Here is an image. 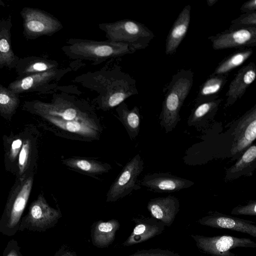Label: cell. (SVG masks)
Instances as JSON below:
<instances>
[{
    "instance_id": "obj_12",
    "label": "cell",
    "mask_w": 256,
    "mask_h": 256,
    "mask_svg": "<svg viewBox=\"0 0 256 256\" xmlns=\"http://www.w3.org/2000/svg\"><path fill=\"white\" fill-rule=\"evenodd\" d=\"M232 135V154L241 153L251 146L256 138V104L238 120Z\"/></svg>"
},
{
    "instance_id": "obj_35",
    "label": "cell",
    "mask_w": 256,
    "mask_h": 256,
    "mask_svg": "<svg viewBox=\"0 0 256 256\" xmlns=\"http://www.w3.org/2000/svg\"><path fill=\"white\" fill-rule=\"evenodd\" d=\"M22 146V141L20 139L14 140L11 145L10 151V158L12 160H15Z\"/></svg>"
},
{
    "instance_id": "obj_24",
    "label": "cell",
    "mask_w": 256,
    "mask_h": 256,
    "mask_svg": "<svg viewBox=\"0 0 256 256\" xmlns=\"http://www.w3.org/2000/svg\"><path fill=\"white\" fill-rule=\"evenodd\" d=\"M228 74L210 75L200 88L195 105L218 99L228 81Z\"/></svg>"
},
{
    "instance_id": "obj_33",
    "label": "cell",
    "mask_w": 256,
    "mask_h": 256,
    "mask_svg": "<svg viewBox=\"0 0 256 256\" xmlns=\"http://www.w3.org/2000/svg\"><path fill=\"white\" fill-rule=\"evenodd\" d=\"M231 214L256 216V200H250L244 206H238L233 208Z\"/></svg>"
},
{
    "instance_id": "obj_15",
    "label": "cell",
    "mask_w": 256,
    "mask_h": 256,
    "mask_svg": "<svg viewBox=\"0 0 256 256\" xmlns=\"http://www.w3.org/2000/svg\"><path fill=\"white\" fill-rule=\"evenodd\" d=\"M256 76V65L254 62L242 67L230 84L226 94L224 108L233 104L245 93L246 89L254 82Z\"/></svg>"
},
{
    "instance_id": "obj_32",
    "label": "cell",
    "mask_w": 256,
    "mask_h": 256,
    "mask_svg": "<svg viewBox=\"0 0 256 256\" xmlns=\"http://www.w3.org/2000/svg\"><path fill=\"white\" fill-rule=\"evenodd\" d=\"M128 256H183L168 250L150 248L136 252Z\"/></svg>"
},
{
    "instance_id": "obj_28",
    "label": "cell",
    "mask_w": 256,
    "mask_h": 256,
    "mask_svg": "<svg viewBox=\"0 0 256 256\" xmlns=\"http://www.w3.org/2000/svg\"><path fill=\"white\" fill-rule=\"evenodd\" d=\"M252 48L239 49L218 64L211 75L224 74L244 64L252 54Z\"/></svg>"
},
{
    "instance_id": "obj_37",
    "label": "cell",
    "mask_w": 256,
    "mask_h": 256,
    "mask_svg": "<svg viewBox=\"0 0 256 256\" xmlns=\"http://www.w3.org/2000/svg\"><path fill=\"white\" fill-rule=\"evenodd\" d=\"M56 256H77L76 253L67 246H63Z\"/></svg>"
},
{
    "instance_id": "obj_17",
    "label": "cell",
    "mask_w": 256,
    "mask_h": 256,
    "mask_svg": "<svg viewBox=\"0 0 256 256\" xmlns=\"http://www.w3.org/2000/svg\"><path fill=\"white\" fill-rule=\"evenodd\" d=\"M135 226L123 246H131L146 241L161 234L165 229L163 222L153 218H134Z\"/></svg>"
},
{
    "instance_id": "obj_9",
    "label": "cell",
    "mask_w": 256,
    "mask_h": 256,
    "mask_svg": "<svg viewBox=\"0 0 256 256\" xmlns=\"http://www.w3.org/2000/svg\"><path fill=\"white\" fill-rule=\"evenodd\" d=\"M144 167L140 155L136 154L127 162L111 185L106 194V202H116L132 190L140 189V187L136 184V181Z\"/></svg>"
},
{
    "instance_id": "obj_39",
    "label": "cell",
    "mask_w": 256,
    "mask_h": 256,
    "mask_svg": "<svg viewBox=\"0 0 256 256\" xmlns=\"http://www.w3.org/2000/svg\"><path fill=\"white\" fill-rule=\"evenodd\" d=\"M8 256H16L15 253L14 252H11L10 254H9Z\"/></svg>"
},
{
    "instance_id": "obj_38",
    "label": "cell",
    "mask_w": 256,
    "mask_h": 256,
    "mask_svg": "<svg viewBox=\"0 0 256 256\" xmlns=\"http://www.w3.org/2000/svg\"><path fill=\"white\" fill-rule=\"evenodd\" d=\"M218 0H206V2L209 6H212L214 4H215Z\"/></svg>"
},
{
    "instance_id": "obj_19",
    "label": "cell",
    "mask_w": 256,
    "mask_h": 256,
    "mask_svg": "<svg viewBox=\"0 0 256 256\" xmlns=\"http://www.w3.org/2000/svg\"><path fill=\"white\" fill-rule=\"evenodd\" d=\"M12 17L0 19V69L15 68L20 58L12 50L11 42Z\"/></svg>"
},
{
    "instance_id": "obj_2",
    "label": "cell",
    "mask_w": 256,
    "mask_h": 256,
    "mask_svg": "<svg viewBox=\"0 0 256 256\" xmlns=\"http://www.w3.org/2000/svg\"><path fill=\"white\" fill-rule=\"evenodd\" d=\"M56 88L60 92L54 94L50 102L35 100L26 102V104L40 116H48L65 120L98 116L94 108L85 100Z\"/></svg>"
},
{
    "instance_id": "obj_16",
    "label": "cell",
    "mask_w": 256,
    "mask_h": 256,
    "mask_svg": "<svg viewBox=\"0 0 256 256\" xmlns=\"http://www.w3.org/2000/svg\"><path fill=\"white\" fill-rule=\"evenodd\" d=\"M180 207L178 200L170 195L151 199L147 205L152 217L162 222L166 226L172 224Z\"/></svg>"
},
{
    "instance_id": "obj_23",
    "label": "cell",
    "mask_w": 256,
    "mask_h": 256,
    "mask_svg": "<svg viewBox=\"0 0 256 256\" xmlns=\"http://www.w3.org/2000/svg\"><path fill=\"white\" fill-rule=\"evenodd\" d=\"M120 226V222L115 219L101 220L94 223L91 228L92 244L100 248L108 247L114 241Z\"/></svg>"
},
{
    "instance_id": "obj_36",
    "label": "cell",
    "mask_w": 256,
    "mask_h": 256,
    "mask_svg": "<svg viewBox=\"0 0 256 256\" xmlns=\"http://www.w3.org/2000/svg\"><path fill=\"white\" fill-rule=\"evenodd\" d=\"M240 10L244 14L256 12V0H250L245 2L240 6Z\"/></svg>"
},
{
    "instance_id": "obj_7",
    "label": "cell",
    "mask_w": 256,
    "mask_h": 256,
    "mask_svg": "<svg viewBox=\"0 0 256 256\" xmlns=\"http://www.w3.org/2000/svg\"><path fill=\"white\" fill-rule=\"evenodd\" d=\"M20 14L23 20V34L27 40L51 36L63 28L61 22L53 15L38 8L24 7Z\"/></svg>"
},
{
    "instance_id": "obj_22",
    "label": "cell",
    "mask_w": 256,
    "mask_h": 256,
    "mask_svg": "<svg viewBox=\"0 0 256 256\" xmlns=\"http://www.w3.org/2000/svg\"><path fill=\"white\" fill-rule=\"evenodd\" d=\"M62 162L70 169L94 178L107 173L112 168L108 163L83 157H70L62 159Z\"/></svg>"
},
{
    "instance_id": "obj_11",
    "label": "cell",
    "mask_w": 256,
    "mask_h": 256,
    "mask_svg": "<svg viewBox=\"0 0 256 256\" xmlns=\"http://www.w3.org/2000/svg\"><path fill=\"white\" fill-rule=\"evenodd\" d=\"M208 39L215 50L252 48L256 46V26L227 30L210 36Z\"/></svg>"
},
{
    "instance_id": "obj_1",
    "label": "cell",
    "mask_w": 256,
    "mask_h": 256,
    "mask_svg": "<svg viewBox=\"0 0 256 256\" xmlns=\"http://www.w3.org/2000/svg\"><path fill=\"white\" fill-rule=\"evenodd\" d=\"M76 82L98 94L97 108L104 111L116 107L129 97L138 94L136 80L116 64L107 65L95 72L76 76Z\"/></svg>"
},
{
    "instance_id": "obj_13",
    "label": "cell",
    "mask_w": 256,
    "mask_h": 256,
    "mask_svg": "<svg viewBox=\"0 0 256 256\" xmlns=\"http://www.w3.org/2000/svg\"><path fill=\"white\" fill-rule=\"evenodd\" d=\"M197 222L202 226L230 230L256 237L255 222L228 216L218 212H210L208 215L198 219Z\"/></svg>"
},
{
    "instance_id": "obj_26",
    "label": "cell",
    "mask_w": 256,
    "mask_h": 256,
    "mask_svg": "<svg viewBox=\"0 0 256 256\" xmlns=\"http://www.w3.org/2000/svg\"><path fill=\"white\" fill-rule=\"evenodd\" d=\"M117 118L126 130L130 138L133 140L138 136L140 130V116L138 106L129 110L126 104L123 102L116 109Z\"/></svg>"
},
{
    "instance_id": "obj_27",
    "label": "cell",
    "mask_w": 256,
    "mask_h": 256,
    "mask_svg": "<svg viewBox=\"0 0 256 256\" xmlns=\"http://www.w3.org/2000/svg\"><path fill=\"white\" fill-rule=\"evenodd\" d=\"M32 184V180L29 178L21 186L12 206L8 222L10 227L14 226L20 220L28 200Z\"/></svg>"
},
{
    "instance_id": "obj_10",
    "label": "cell",
    "mask_w": 256,
    "mask_h": 256,
    "mask_svg": "<svg viewBox=\"0 0 256 256\" xmlns=\"http://www.w3.org/2000/svg\"><path fill=\"white\" fill-rule=\"evenodd\" d=\"M72 70L71 68H58L50 71L17 78L10 82L8 88L18 94L32 92H46L56 88V82Z\"/></svg>"
},
{
    "instance_id": "obj_18",
    "label": "cell",
    "mask_w": 256,
    "mask_h": 256,
    "mask_svg": "<svg viewBox=\"0 0 256 256\" xmlns=\"http://www.w3.org/2000/svg\"><path fill=\"white\" fill-rule=\"evenodd\" d=\"M191 6H186L178 15L167 36L165 52L167 55L174 54L184 38L190 25Z\"/></svg>"
},
{
    "instance_id": "obj_8",
    "label": "cell",
    "mask_w": 256,
    "mask_h": 256,
    "mask_svg": "<svg viewBox=\"0 0 256 256\" xmlns=\"http://www.w3.org/2000/svg\"><path fill=\"white\" fill-rule=\"evenodd\" d=\"M198 248L211 256H238L230 250L236 248H256V244L250 238L229 235L207 236L191 234Z\"/></svg>"
},
{
    "instance_id": "obj_34",
    "label": "cell",
    "mask_w": 256,
    "mask_h": 256,
    "mask_svg": "<svg viewBox=\"0 0 256 256\" xmlns=\"http://www.w3.org/2000/svg\"><path fill=\"white\" fill-rule=\"evenodd\" d=\"M30 144L28 140H26L22 145L18 157V166L20 174L25 170L30 153Z\"/></svg>"
},
{
    "instance_id": "obj_21",
    "label": "cell",
    "mask_w": 256,
    "mask_h": 256,
    "mask_svg": "<svg viewBox=\"0 0 256 256\" xmlns=\"http://www.w3.org/2000/svg\"><path fill=\"white\" fill-rule=\"evenodd\" d=\"M58 63L55 60L44 57L28 56L20 58L15 70L18 78H22L58 68Z\"/></svg>"
},
{
    "instance_id": "obj_5",
    "label": "cell",
    "mask_w": 256,
    "mask_h": 256,
    "mask_svg": "<svg viewBox=\"0 0 256 256\" xmlns=\"http://www.w3.org/2000/svg\"><path fill=\"white\" fill-rule=\"evenodd\" d=\"M98 26L105 33L107 40L126 44L134 52L147 48L154 37L144 24L130 19L98 24Z\"/></svg>"
},
{
    "instance_id": "obj_20",
    "label": "cell",
    "mask_w": 256,
    "mask_h": 256,
    "mask_svg": "<svg viewBox=\"0 0 256 256\" xmlns=\"http://www.w3.org/2000/svg\"><path fill=\"white\" fill-rule=\"evenodd\" d=\"M62 216L59 210L50 207L41 195L30 208L29 219L34 226L45 228L56 224Z\"/></svg>"
},
{
    "instance_id": "obj_29",
    "label": "cell",
    "mask_w": 256,
    "mask_h": 256,
    "mask_svg": "<svg viewBox=\"0 0 256 256\" xmlns=\"http://www.w3.org/2000/svg\"><path fill=\"white\" fill-rule=\"evenodd\" d=\"M222 101V98H218L196 106L189 117L188 125L196 126L213 118Z\"/></svg>"
},
{
    "instance_id": "obj_25",
    "label": "cell",
    "mask_w": 256,
    "mask_h": 256,
    "mask_svg": "<svg viewBox=\"0 0 256 256\" xmlns=\"http://www.w3.org/2000/svg\"><path fill=\"white\" fill-rule=\"evenodd\" d=\"M256 146L253 144L248 147L236 163L226 172V179L228 180L238 178L242 175L251 176L252 170L256 165Z\"/></svg>"
},
{
    "instance_id": "obj_6",
    "label": "cell",
    "mask_w": 256,
    "mask_h": 256,
    "mask_svg": "<svg viewBox=\"0 0 256 256\" xmlns=\"http://www.w3.org/2000/svg\"><path fill=\"white\" fill-rule=\"evenodd\" d=\"M50 123L58 134L65 138L91 142L98 140L102 128L98 118L65 120L48 116H41Z\"/></svg>"
},
{
    "instance_id": "obj_30",
    "label": "cell",
    "mask_w": 256,
    "mask_h": 256,
    "mask_svg": "<svg viewBox=\"0 0 256 256\" xmlns=\"http://www.w3.org/2000/svg\"><path fill=\"white\" fill-rule=\"evenodd\" d=\"M20 102L19 94L9 90L0 84V112L4 115L12 114Z\"/></svg>"
},
{
    "instance_id": "obj_31",
    "label": "cell",
    "mask_w": 256,
    "mask_h": 256,
    "mask_svg": "<svg viewBox=\"0 0 256 256\" xmlns=\"http://www.w3.org/2000/svg\"><path fill=\"white\" fill-rule=\"evenodd\" d=\"M256 26V12L244 13L232 20L228 30H234Z\"/></svg>"
},
{
    "instance_id": "obj_14",
    "label": "cell",
    "mask_w": 256,
    "mask_h": 256,
    "mask_svg": "<svg viewBox=\"0 0 256 256\" xmlns=\"http://www.w3.org/2000/svg\"><path fill=\"white\" fill-rule=\"evenodd\" d=\"M141 184L156 192H170L190 187L194 182L168 173L158 172L146 175Z\"/></svg>"
},
{
    "instance_id": "obj_3",
    "label": "cell",
    "mask_w": 256,
    "mask_h": 256,
    "mask_svg": "<svg viewBox=\"0 0 256 256\" xmlns=\"http://www.w3.org/2000/svg\"><path fill=\"white\" fill-rule=\"evenodd\" d=\"M61 49L70 58L89 60L93 64L136 52L122 43L76 38L68 39Z\"/></svg>"
},
{
    "instance_id": "obj_4",
    "label": "cell",
    "mask_w": 256,
    "mask_h": 256,
    "mask_svg": "<svg viewBox=\"0 0 256 256\" xmlns=\"http://www.w3.org/2000/svg\"><path fill=\"white\" fill-rule=\"evenodd\" d=\"M194 72L182 68L172 78L164 88V98L160 116V124L166 132L172 131L180 120L179 112L192 88Z\"/></svg>"
}]
</instances>
